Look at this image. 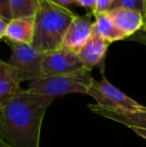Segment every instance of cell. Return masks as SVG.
<instances>
[{
  "instance_id": "5",
  "label": "cell",
  "mask_w": 146,
  "mask_h": 147,
  "mask_svg": "<svg viewBox=\"0 0 146 147\" xmlns=\"http://www.w3.org/2000/svg\"><path fill=\"white\" fill-rule=\"evenodd\" d=\"M10 48L11 55L7 63L14 69L20 82H29L43 76L44 53L40 52L33 44L10 43Z\"/></svg>"
},
{
  "instance_id": "14",
  "label": "cell",
  "mask_w": 146,
  "mask_h": 147,
  "mask_svg": "<svg viewBox=\"0 0 146 147\" xmlns=\"http://www.w3.org/2000/svg\"><path fill=\"white\" fill-rule=\"evenodd\" d=\"M12 19L35 16L38 2L37 0H9Z\"/></svg>"
},
{
  "instance_id": "21",
  "label": "cell",
  "mask_w": 146,
  "mask_h": 147,
  "mask_svg": "<svg viewBox=\"0 0 146 147\" xmlns=\"http://www.w3.org/2000/svg\"><path fill=\"white\" fill-rule=\"evenodd\" d=\"M52 1L56 2V3L60 4L62 6H66V7H68V5H70V4L74 3V0H52Z\"/></svg>"
},
{
  "instance_id": "11",
  "label": "cell",
  "mask_w": 146,
  "mask_h": 147,
  "mask_svg": "<svg viewBox=\"0 0 146 147\" xmlns=\"http://www.w3.org/2000/svg\"><path fill=\"white\" fill-rule=\"evenodd\" d=\"M88 107L95 114L105 117L112 121L118 122L127 127H138L146 129V110L138 112H125V111L110 110L98 106L97 104H88Z\"/></svg>"
},
{
  "instance_id": "13",
  "label": "cell",
  "mask_w": 146,
  "mask_h": 147,
  "mask_svg": "<svg viewBox=\"0 0 146 147\" xmlns=\"http://www.w3.org/2000/svg\"><path fill=\"white\" fill-rule=\"evenodd\" d=\"M93 21V33L109 43L115 41L125 40L128 38L126 34L122 32L113 22L108 13H101L94 16Z\"/></svg>"
},
{
  "instance_id": "20",
  "label": "cell",
  "mask_w": 146,
  "mask_h": 147,
  "mask_svg": "<svg viewBox=\"0 0 146 147\" xmlns=\"http://www.w3.org/2000/svg\"><path fill=\"white\" fill-rule=\"evenodd\" d=\"M130 129L132 130L133 132H135V133H136L138 136L144 138V139L146 140V129H143V128H138V127H131Z\"/></svg>"
},
{
  "instance_id": "8",
  "label": "cell",
  "mask_w": 146,
  "mask_h": 147,
  "mask_svg": "<svg viewBox=\"0 0 146 147\" xmlns=\"http://www.w3.org/2000/svg\"><path fill=\"white\" fill-rule=\"evenodd\" d=\"M110 43L96 34H92L89 40L77 53L84 68L91 71L94 67H100L104 70V59Z\"/></svg>"
},
{
  "instance_id": "2",
  "label": "cell",
  "mask_w": 146,
  "mask_h": 147,
  "mask_svg": "<svg viewBox=\"0 0 146 147\" xmlns=\"http://www.w3.org/2000/svg\"><path fill=\"white\" fill-rule=\"evenodd\" d=\"M37 2L32 44L40 52L47 53L60 48L65 33L77 14L52 0H37Z\"/></svg>"
},
{
  "instance_id": "12",
  "label": "cell",
  "mask_w": 146,
  "mask_h": 147,
  "mask_svg": "<svg viewBox=\"0 0 146 147\" xmlns=\"http://www.w3.org/2000/svg\"><path fill=\"white\" fill-rule=\"evenodd\" d=\"M14 69L0 58V104L22 90Z\"/></svg>"
},
{
  "instance_id": "6",
  "label": "cell",
  "mask_w": 146,
  "mask_h": 147,
  "mask_svg": "<svg viewBox=\"0 0 146 147\" xmlns=\"http://www.w3.org/2000/svg\"><path fill=\"white\" fill-rule=\"evenodd\" d=\"M83 68L84 66L78 55L62 47L56 50L44 53V56H43V75L67 74L81 70Z\"/></svg>"
},
{
  "instance_id": "15",
  "label": "cell",
  "mask_w": 146,
  "mask_h": 147,
  "mask_svg": "<svg viewBox=\"0 0 146 147\" xmlns=\"http://www.w3.org/2000/svg\"><path fill=\"white\" fill-rule=\"evenodd\" d=\"M119 7L130 8L140 12L145 17L146 15V1L145 0H114L111 9ZM110 9V10H111Z\"/></svg>"
},
{
  "instance_id": "18",
  "label": "cell",
  "mask_w": 146,
  "mask_h": 147,
  "mask_svg": "<svg viewBox=\"0 0 146 147\" xmlns=\"http://www.w3.org/2000/svg\"><path fill=\"white\" fill-rule=\"evenodd\" d=\"M74 3L85 8V9L90 10V12H91L90 14L93 13L94 6H95V0H74Z\"/></svg>"
},
{
  "instance_id": "4",
  "label": "cell",
  "mask_w": 146,
  "mask_h": 147,
  "mask_svg": "<svg viewBox=\"0 0 146 147\" xmlns=\"http://www.w3.org/2000/svg\"><path fill=\"white\" fill-rule=\"evenodd\" d=\"M87 95L95 100L98 106L110 110L125 112H138L146 110V106L139 104L111 84L104 74V70L101 71V79L93 80Z\"/></svg>"
},
{
  "instance_id": "9",
  "label": "cell",
  "mask_w": 146,
  "mask_h": 147,
  "mask_svg": "<svg viewBox=\"0 0 146 147\" xmlns=\"http://www.w3.org/2000/svg\"><path fill=\"white\" fill-rule=\"evenodd\" d=\"M107 13L115 25L126 34L128 38L140 31L144 25V16L140 12L130 8H114L109 10Z\"/></svg>"
},
{
  "instance_id": "22",
  "label": "cell",
  "mask_w": 146,
  "mask_h": 147,
  "mask_svg": "<svg viewBox=\"0 0 146 147\" xmlns=\"http://www.w3.org/2000/svg\"><path fill=\"white\" fill-rule=\"evenodd\" d=\"M140 31H142L143 34H144V36L140 38L141 41H143V42H144L145 44H146V15H145V17H144V25H143L142 29H141Z\"/></svg>"
},
{
  "instance_id": "7",
  "label": "cell",
  "mask_w": 146,
  "mask_h": 147,
  "mask_svg": "<svg viewBox=\"0 0 146 147\" xmlns=\"http://www.w3.org/2000/svg\"><path fill=\"white\" fill-rule=\"evenodd\" d=\"M93 34L91 14L78 15L74 18L63 38L61 47L77 54Z\"/></svg>"
},
{
  "instance_id": "17",
  "label": "cell",
  "mask_w": 146,
  "mask_h": 147,
  "mask_svg": "<svg viewBox=\"0 0 146 147\" xmlns=\"http://www.w3.org/2000/svg\"><path fill=\"white\" fill-rule=\"evenodd\" d=\"M0 16L6 20H11V9H10L9 0H0Z\"/></svg>"
},
{
  "instance_id": "19",
  "label": "cell",
  "mask_w": 146,
  "mask_h": 147,
  "mask_svg": "<svg viewBox=\"0 0 146 147\" xmlns=\"http://www.w3.org/2000/svg\"><path fill=\"white\" fill-rule=\"evenodd\" d=\"M9 20H6L5 18H3L2 16H0V40L4 38L5 36V30L7 27V23Z\"/></svg>"
},
{
  "instance_id": "10",
  "label": "cell",
  "mask_w": 146,
  "mask_h": 147,
  "mask_svg": "<svg viewBox=\"0 0 146 147\" xmlns=\"http://www.w3.org/2000/svg\"><path fill=\"white\" fill-rule=\"evenodd\" d=\"M35 33V20L33 17L13 18L9 20L5 30V36L10 43L32 44Z\"/></svg>"
},
{
  "instance_id": "1",
  "label": "cell",
  "mask_w": 146,
  "mask_h": 147,
  "mask_svg": "<svg viewBox=\"0 0 146 147\" xmlns=\"http://www.w3.org/2000/svg\"><path fill=\"white\" fill-rule=\"evenodd\" d=\"M54 100L27 89L0 104V136L9 147H40L43 119Z\"/></svg>"
},
{
  "instance_id": "16",
  "label": "cell",
  "mask_w": 146,
  "mask_h": 147,
  "mask_svg": "<svg viewBox=\"0 0 146 147\" xmlns=\"http://www.w3.org/2000/svg\"><path fill=\"white\" fill-rule=\"evenodd\" d=\"M114 0H95V6L92 15L95 16L97 14L107 13L111 9Z\"/></svg>"
},
{
  "instance_id": "24",
  "label": "cell",
  "mask_w": 146,
  "mask_h": 147,
  "mask_svg": "<svg viewBox=\"0 0 146 147\" xmlns=\"http://www.w3.org/2000/svg\"><path fill=\"white\" fill-rule=\"evenodd\" d=\"M145 1H146V0H145Z\"/></svg>"
},
{
  "instance_id": "23",
  "label": "cell",
  "mask_w": 146,
  "mask_h": 147,
  "mask_svg": "<svg viewBox=\"0 0 146 147\" xmlns=\"http://www.w3.org/2000/svg\"><path fill=\"white\" fill-rule=\"evenodd\" d=\"M0 147H9L5 142H4V140L1 138V136H0Z\"/></svg>"
},
{
  "instance_id": "3",
  "label": "cell",
  "mask_w": 146,
  "mask_h": 147,
  "mask_svg": "<svg viewBox=\"0 0 146 147\" xmlns=\"http://www.w3.org/2000/svg\"><path fill=\"white\" fill-rule=\"evenodd\" d=\"M94 78L88 69L58 75H43L28 82L30 92L55 100L67 94H87Z\"/></svg>"
}]
</instances>
